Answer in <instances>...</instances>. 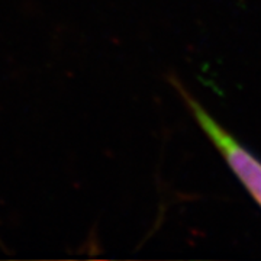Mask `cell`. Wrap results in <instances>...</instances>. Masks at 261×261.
Instances as JSON below:
<instances>
[{"label": "cell", "mask_w": 261, "mask_h": 261, "mask_svg": "<svg viewBox=\"0 0 261 261\" xmlns=\"http://www.w3.org/2000/svg\"><path fill=\"white\" fill-rule=\"evenodd\" d=\"M168 82L181 97V100L186 103L187 109L195 118L196 123L205 132V135L214 144L215 148L222 154V157L228 163L233 174L240 178V181L248 190V193L261 206L260 160L245 148L229 130L225 129L224 126L206 111L205 106L187 90L185 84L181 83L176 75H170Z\"/></svg>", "instance_id": "6da1fadb"}]
</instances>
